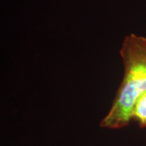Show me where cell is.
<instances>
[{"mask_svg":"<svg viewBox=\"0 0 146 146\" xmlns=\"http://www.w3.org/2000/svg\"><path fill=\"white\" fill-rule=\"evenodd\" d=\"M123 76L111 106L100 121L105 129H122L132 122L137 101L146 93V38L135 33L124 37L119 50Z\"/></svg>","mask_w":146,"mask_h":146,"instance_id":"obj_1","label":"cell"},{"mask_svg":"<svg viewBox=\"0 0 146 146\" xmlns=\"http://www.w3.org/2000/svg\"><path fill=\"white\" fill-rule=\"evenodd\" d=\"M132 122L141 128H146V93L137 101L133 109Z\"/></svg>","mask_w":146,"mask_h":146,"instance_id":"obj_2","label":"cell"}]
</instances>
